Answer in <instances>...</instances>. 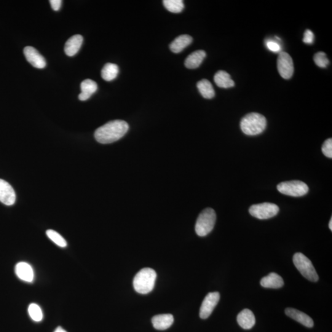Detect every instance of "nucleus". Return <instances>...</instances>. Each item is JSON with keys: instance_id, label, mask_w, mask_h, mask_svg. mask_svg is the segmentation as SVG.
Wrapping results in <instances>:
<instances>
[{"instance_id": "obj_16", "label": "nucleus", "mask_w": 332, "mask_h": 332, "mask_svg": "<svg viewBox=\"0 0 332 332\" xmlns=\"http://www.w3.org/2000/svg\"><path fill=\"white\" fill-rule=\"evenodd\" d=\"M174 320L172 314H165L155 316L152 321L154 328L157 330H164L172 325Z\"/></svg>"}, {"instance_id": "obj_15", "label": "nucleus", "mask_w": 332, "mask_h": 332, "mask_svg": "<svg viewBox=\"0 0 332 332\" xmlns=\"http://www.w3.org/2000/svg\"><path fill=\"white\" fill-rule=\"evenodd\" d=\"M83 38L80 34H76L70 37L65 44V52L66 55L72 57L79 52L82 44Z\"/></svg>"}, {"instance_id": "obj_5", "label": "nucleus", "mask_w": 332, "mask_h": 332, "mask_svg": "<svg viewBox=\"0 0 332 332\" xmlns=\"http://www.w3.org/2000/svg\"><path fill=\"white\" fill-rule=\"evenodd\" d=\"M294 266L308 280L317 282L318 276L312 261L302 253H296L293 257Z\"/></svg>"}, {"instance_id": "obj_18", "label": "nucleus", "mask_w": 332, "mask_h": 332, "mask_svg": "<svg viewBox=\"0 0 332 332\" xmlns=\"http://www.w3.org/2000/svg\"><path fill=\"white\" fill-rule=\"evenodd\" d=\"M82 92L78 98L80 100L85 101L89 99L91 96L98 90V84L94 81L90 79L84 80L81 84Z\"/></svg>"}, {"instance_id": "obj_9", "label": "nucleus", "mask_w": 332, "mask_h": 332, "mask_svg": "<svg viewBox=\"0 0 332 332\" xmlns=\"http://www.w3.org/2000/svg\"><path fill=\"white\" fill-rule=\"evenodd\" d=\"M220 298V294L218 292L208 293L206 296L200 306V316L202 320H206L210 316L214 308L218 305Z\"/></svg>"}, {"instance_id": "obj_19", "label": "nucleus", "mask_w": 332, "mask_h": 332, "mask_svg": "<svg viewBox=\"0 0 332 332\" xmlns=\"http://www.w3.org/2000/svg\"><path fill=\"white\" fill-rule=\"evenodd\" d=\"M206 56L204 50H199L192 52L184 61V66L189 69H194L200 66Z\"/></svg>"}, {"instance_id": "obj_23", "label": "nucleus", "mask_w": 332, "mask_h": 332, "mask_svg": "<svg viewBox=\"0 0 332 332\" xmlns=\"http://www.w3.org/2000/svg\"><path fill=\"white\" fill-rule=\"evenodd\" d=\"M119 73L118 66L116 64L108 63L104 66L102 70V77L106 82L113 81L116 78Z\"/></svg>"}, {"instance_id": "obj_28", "label": "nucleus", "mask_w": 332, "mask_h": 332, "mask_svg": "<svg viewBox=\"0 0 332 332\" xmlns=\"http://www.w3.org/2000/svg\"><path fill=\"white\" fill-rule=\"evenodd\" d=\"M323 154L329 158H332V139L328 138L324 142L322 146Z\"/></svg>"}, {"instance_id": "obj_11", "label": "nucleus", "mask_w": 332, "mask_h": 332, "mask_svg": "<svg viewBox=\"0 0 332 332\" xmlns=\"http://www.w3.org/2000/svg\"><path fill=\"white\" fill-rule=\"evenodd\" d=\"M24 55L26 60L34 68H44L46 66V62L44 56L38 52V50L32 46H26L24 50Z\"/></svg>"}, {"instance_id": "obj_26", "label": "nucleus", "mask_w": 332, "mask_h": 332, "mask_svg": "<svg viewBox=\"0 0 332 332\" xmlns=\"http://www.w3.org/2000/svg\"><path fill=\"white\" fill-rule=\"evenodd\" d=\"M28 313L32 320L36 322H40L44 318L42 312L38 304H32L28 307Z\"/></svg>"}, {"instance_id": "obj_17", "label": "nucleus", "mask_w": 332, "mask_h": 332, "mask_svg": "<svg viewBox=\"0 0 332 332\" xmlns=\"http://www.w3.org/2000/svg\"><path fill=\"white\" fill-rule=\"evenodd\" d=\"M262 287L268 288H280L282 287L284 282L282 278L275 272H271L260 280Z\"/></svg>"}, {"instance_id": "obj_8", "label": "nucleus", "mask_w": 332, "mask_h": 332, "mask_svg": "<svg viewBox=\"0 0 332 332\" xmlns=\"http://www.w3.org/2000/svg\"><path fill=\"white\" fill-rule=\"evenodd\" d=\"M278 69L280 76L288 80L292 76L294 66L292 58L288 53L280 52L278 58Z\"/></svg>"}, {"instance_id": "obj_33", "label": "nucleus", "mask_w": 332, "mask_h": 332, "mask_svg": "<svg viewBox=\"0 0 332 332\" xmlns=\"http://www.w3.org/2000/svg\"><path fill=\"white\" fill-rule=\"evenodd\" d=\"M329 228L332 231V218H331L330 222L328 224Z\"/></svg>"}, {"instance_id": "obj_7", "label": "nucleus", "mask_w": 332, "mask_h": 332, "mask_svg": "<svg viewBox=\"0 0 332 332\" xmlns=\"http://www.w3.org/2000/svg\"><path fill=\"white\" fill-rule=\"evenodd\" d=\"M280 208L272 203L264 202L254 204L249 208L252 216L260 220H266L274 218L279 212Z\"/></svg>"}, {"instance_id": "obj_3", "label": "nucleus", "mask_w": 332, "mask_h": 332, "mask_svg": "<svg viewBox=\"0 0 332 332\" xmlns=\"http://www.w3.org/2000/svg\"><path fill=\"white\" fill-rule=\"evenodd\" d=\"M156 277V272L154 270L149 268L141 270L134 279L133 284L135 290L141 294L150 292L154 287Z\"/></svg>"}, {"instance_id": "obj_12", "label": "nucleus", "mask_w": 332, "mask_h": 332, "mask_svg": "<svg viewBox=\"0 0 332 332\" xmlns=\"http://www.w3.org/2000/svg\"><path fill=\"white\" fill-rule=\"evenodd\" d=\"M286 314L289 318H293L294 320L300 323L301 324L306 326V328H312L314 326V322L309 316L305 313L300 312V310L296 309L288 308L285 310Z\"/></svg>"}, {"instance_id": "obj_22", "label": "nucleus", "mask_w": 332, "mask_h": 332, "mask_svg": "<svg viewBox=\"0 0 332 332\" xmlns=\"http://www.w3.org/2000/svg\"><path fill=\"white\" fill-rule=\"evenodd\" d=\"M197 88L202 97L211 99L215 96V90H214L212 84L208 80H202L197 83Z\"/></svg>"}, {"instance_id": "obj_1", "label": "nucleus", "mask_w": 332, "mask_h": 332, "mask_svg": "<svg viewBox=\"0 0 332 332\" xmlns=\"http://www.w3.org/2000/svg\"><path fill=\"white\" fill-rule=\"evenodd\" d=\"M128 123L122 120L110 122L96 130V140L102 144L114 143L122 138L128 132Z\"/></svg>"}, {"instance_id": "obj_4", "label": "nucleus", "mask_w": 332, "mask_h": 332, "mask_svg": "<svg viewBox=\"0 0 332 332\" xmlns=\"http://www.w3.org/2000/svg\"><path fill=\"white\" fill-rule=\"evenodd\" d=\"M216 214L213 208H205L197 219L195 231L200 237H204L212 231L216 222Z\"/></svg>"}, {"instance_id": "obj_30", "label": "nucleus", "mask_w": 332, "mask_h": 332, "mask_svg": "<svg viewBox=\"0 0 332 332\" xmlns=\"http://www.w3.org/2000/svg\"><path fill=\"white\" fill-rule=\"evenodd\" d=\"M268 49L274 52H279L281 50L280 46L277 42L274 41H268L266 42Z\"/></svg>"}, {"instance_id": "obj_29", "label": "nucleus", "mask_w": 332, "mask_h": 332, "mask_svg": "<svg viewBox=\"0 0 332 332\" xmlns=\"http://www.w3.org/2000/svg\"><path fill=\"white\" fill-rule=\"evenodd\" d=\"M302 41L306 44H312L314 41V34L310 30H306L304 34V40Z\"/></svg>"}, {"instance_id": "obj_32", "label": "nucleus", "mask_w": 332, "mask_h": 332, "mask_svg": "<svg viewBox=\"0 0 332 332\" xmlns=\"http://www.w3.org/2000/svg\"><path fill=\"white\" fill-rule=\"evenodd\" d=\"M54 332H68L64 330V329L63 328H62L61 326H58V328H56V330Z\"/></svg>"}, {"instance_id": "obj_14", "label": "nucleus", "mask_w": 332, "mask_h": 332, "mask_svg": "<svg viewBox=\"0 0 332 332\" xmlns=\"http://www.w3.org/2000/svg\"><path fill=\"white\" fill-rule=\"evenodd\" d=\"M238 324L245 330H249L256 324V318L251 310L244 309L238 315Z\"/></svg>"}, {"instance_id": "obj_13", "label": "nucleus", "mask_w": 332, "mask_h": 332, "mask_svg": "<svg viewBox=\"0 0 332 332\" xmlns=\"http://www.w3.org/2000/svg\"><path fill=\"white\" fill-rule=\"evenodd\" d=\"M15 272L20 280L25 282H33L34 279V270L30 264L26 262H20L16 264Z\"/></svg>"}, {"instance_id": "obj_25", "label": "nucleus", "mask_w": 332, "mask_h": 332, "mask_svg": "<svg viewBox=\"0 0 332 332\" xmlns=\"http://www.w3.org/2000/svg\"><path fill=\"white\" fill-rule=\"evenodd\" d=\"M46 234L53 242H54L56 245L60 246V247L66 248L68 246V243H66V240L54 230H48L46 232Z\"/></svg>"}, {"instance_id": "obj_21", "label": "nucleus", "mask_w": 332, "mask_h": 332, "mask_svg": "<svg viewBox=\"0 0 332 332\" xmlns=\"http://www.w3.org/2000/svg\"><path fill=\"white\" fill-rule=\"evenodd\" d=\"M214 82L218 86L222 88H230L234 86V82L230 74L223 70L216 72L214 76Z\"/></svg>"}, {"instance_id": "obj_20", "label": "nucleus", "mask_w": 332, "mask_h": 332, "mask_svg": "<svg viewBox=\"0 0 332 332\" xmlns=\"http://www.w3.org/2000/svg\"><path fill=\"white\" fill-rule=\"evenodd\" d=\"M192 38L188 34H183L176 38L170 44V50L174 53H180L192 44Z\"/></svg>"}, {"instance_id": "obj_27", "label": "nucleus", "mask_w": 332, "mask_h": 332, "mask_svg": "<svg viewBox=\"0 0 332 332\" xmlns=\"http://www.w3.org/2000/svg\"><path fill=\"white\" fill-rule=\"evenodd\" d=\"M314 60L315 64L320 68H326L330 63L326 54L324 52H318L314 56Z\"/></svg>"}, {"instance_id": "obj_10", "label": "nucleus", "mask_w": 332, "mask_h": 332, "mask_svg": "<svg viewBox=\"0 0 332 332\" xmlns=\"http://www.w3.org/2000/svg\"><path fill=\"white\" fill-rule=\"evenodd\" d=\"M16 200V192L12 186L6 181L0 179V202L6 206H12Z\"/></svg>"}, {"instance_id": "obj_6", "label": "nucleus", "mask_w": 332, "mask_h": 332, "mask_svg": "<svg viewBox=\"0 0 332 332\" xmlns=\"http://www.w3.org/2000/svg\"><path fill=\"white\" fill-rule=\"evenodd\" d=\"M281 194L293 197H300L306 194L309 188L304 182L300 180L284 182L277 186Z\"/></svg>"}, {"instance_id": "obj_31", "label": "nucleus", "mask_w": 332, "mask_h": 332, "mask_svg": "<svg viewBox=\"0 0 332 332\" xmlns=\"http://www.w3.org/2000/svg\"><path fill=\"white\" fill-rule=\"evenodd\" d=\"M50 2L54 10L57 12L60 9L62 2L61 0H50Z\"/></svg>"}, {"instance_id": "obj_24", "label": "nucleus", "mask_w": 332, "mask_h": 332, "mask_svg": "<svg viewBox=\"0 0 332 332\" xmlns=\"http://www.w3.org/2000/svg\"><path fill=\"white\" fill-rule=\"evenodd\" d=\"M163 4L166 10L173 13L181 12L184 9V4L182 0H164Z\"/></svg>"}, {"instance_id": "obj_2", "label": "nucleus", "mask_w": 332, "mask_h": 332, "mask_svg": "<svg viewBox=\"0 0 332 332\" xmlns=\"http://www.w3.org/2000/svg\"><path fill=\"white\" fill-rule=\"evenodd\" d=\"M266 119L264 115L258 113L246 114L240 122V128L245 134L257 136L260 134L266 128Z\"/></svg>"}]
</instances>
